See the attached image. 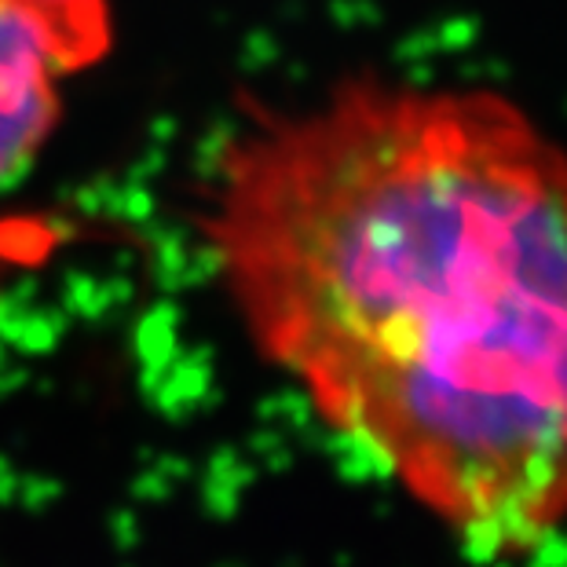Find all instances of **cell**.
<instances>
[{
  "mask_svg": "<svg viewBox=\"0 0 567 567\" xmlns=\"http://www.w3.org/2000/svg\"><path fill=\"white\" fill-rule=\"evenodd\" d=\"M110 41V0H0V190L52 143L66 85L92 70Z\"/></svg>",
  "mask_w": 567,
  "mask_h": 567,
  "instance_id": "cell-2",
  "label": "cell"
},
{
  "mask_svg": "<svg viewBox=\"0 0 567 567\" xmlns=\"http://www.w3.org/2000/svg\"><path fill=\"white\" fill-rule=\"evenodd\" d=\"M201 242L268 367L480 560L567 527V151L494 92L257 113Z\"/></svg>",
  "mask_w": 567,
  "mask_h": 567,
  "instance_id": "cell-1",
  "label": "cell"
},
{
  "mask_svg": "<svg viewBox=\"0 0 567 567\" xmlns=\"http://www.w3.org/2000/svg\"><path fill=\"white\" fill-rule=\"evenodd\" d=\"M11 260V249L4 246V227H0V290H4V268Z\"/></svg>",
  "mask_w": 567,
  "mask_h": 567,
  "instance_id": "cell-3",
  "label": "cell"
}]
</instances>
